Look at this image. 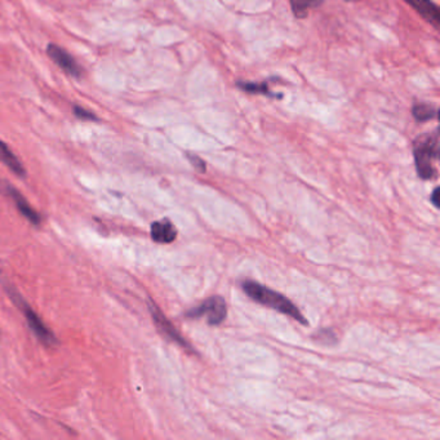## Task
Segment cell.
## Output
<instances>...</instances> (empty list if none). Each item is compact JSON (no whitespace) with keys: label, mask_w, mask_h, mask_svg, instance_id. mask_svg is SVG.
Listing matches in <instances>:
<instances>
[{"label":"cell","mask_w":440,"mask_h":440,"mask_svg":"<svg viewBox=\"0 0 440 440\" xmlns=\"http://www.w3.org/2000/svg\"><path fill=\"white\" fill-rule=\"evenodd\" d=\"M412 114L417 122L425 123V122H429V120L438 117V109L434 108L430 103L421 102V103H416L413 109H412Z\"/></svg>","instance_id":"cell-11"},{"label":"cell","mask_w":440,"mask_h":440,"mask_svg":"<svg viewBox=\"0 0 440 440\" xmlns=\"http://www.w3.org/2000/svg\"><path fill=\"white\" fill-rule=\"evenodd\" d=\"M432 202L435 207H439V189L437 187L432 195Z\"/></svg>","instance_id":"cell-16"},{"label":"cell","mask_w":440,"mask_h":440,"mask_svg":"<svg viewBox=\"0 0 440 440\" xmlns=\"http://www.w3.org/2000/svg\"><path fill=\"white\" fill-rule=\"evenodd\" d=\"M189 159L191 161V164L194 166L195 170H198V172H200V173H204V172H205V163H204L199 156L189 154Z\"/></svg>","instance_id":"cell-15"},{"label":"cell","mask_w":440,"mask_h":440,"mask_svg":"<svg viewBox=\"0 0 440 440\" xmlns=\"http://www.w3.org/2000/svg\"><path fill=\"white\" fill-rule=\"evenodd\" d=\"M149 310H150V314H152V316H153L155 325L158 327V330H161L164 336H167L168 339H172L173 342H176V344L181 345V346L190 349V345L187 344L185 339L179 335V332L175 328V325L166 318V315L161 313V309L155 305L153 301H149Z\"/></svg>","instance_id":"cell-7"},{"label":"cell","mask_w":440,"mask_h":440,"mask_svg":"<svg viewBox=\"0 0 440 440\" xmlns=\"http://www.w3.org/2000/svg\"><path fill=\"white\" fill-rule=\"evenodd\" d=\"M237 88L242 91H246L248 94H258L269 96V97H277V94H272L269 89L267 83H249V82H237Z\"/></svg>","instance_id":"cell-13"},{"label":"cell","mask_w":440,"mask_h":440,"mask_svg":"<svg viewBox=\"0 0 440 440\" xmlns=\"http://www.w3.org/2000/svg\"><path fill=\"white\" fill-rule=\"evenodd\" d=\"M242 286H243V291L246 292L248 297H251L256 302L269 306L279 313L287 314L291 318L296 319L297 322L307 325V321L304 318V315L301 314V311L297 309V306L291 300H288L287 297L280 295L270 288L261 286L260 283L254 281V280H246V281H243Z\"/></svg>","instance_id":"cell-1"},{"label":"cell","mask_w":440,"mask_h":440,"mask_svg":"<svg viewBox=\"0 0 440 440\" xmlns=\"http://www.w3.org/2000/svg\"><path fill=\"white\" fill-rule=\"evenodd\" d=\"M406 1L435 29H439L440 10L435 3H432V0H406Z\"/></svg>","instance_id":"cell-9"},{"label":"cell","mask_w":440,"mask_h":440,"mask_svg":"<svg viewBox=\"0 0 440 440\" xmlns=\"http://www.w3.org/2000/svg\"><path fill=\"white\" fill-rule=\"evenodd\" d=\"M0 161L17 177H26V170L24 164L20 161L16 154L9 149L8 145L1 140H0Z\"/></svg>","instance_id":"cell-10"},{"label":"cell","mask_w":440,"mask_h":440,"mask_svg":"<svg viewBox=\"0 0 440 440\" xmlns=\"http://www.w3.org/2000/svg\"><path fill=\"white\" fill-rule=\"evenodd\" d=\"M226 314H228V307H226L225 300L220 296H212L208 300H205L203 304L189 310L186 316L191 319H199L205 316L210 325H219L225 321Z\"/></svg>","instance_id":"cell-4"},{"label":"cell","mask_w":440,"mask_h":440,"mask_svg":"<svg viewBox=\"0 0 440 440\" xmlns=\"http://www.w3.org/2000/svg\"><path fill=\"white\" fill-rule=\"evenodd\" d=\"M74 112V117L79 119V120H83V122H97L98 118L96 117V114L91 112V111L85 110V108L82 106H74L73 109Z\"/></svg>","instance_id":"cell-14"},{"label":"cell","mask_w":440,"mask_h":440,"mask_svg":"<svg viewBox=\"0 0 440 440\" xmlns=\"http://www.w3.org/2000/svg\"><path fill=\"white\" fill-rule=\"evenodd\" d=\"M4 288L8 293L9 298L13 301V304L17 306L18 310L21 313L24 314L26 323H27L29 328L34 333L35 337L45 346H54L57 344V339H56L54 333L47 327L45 323L43 322L41 316L36 314L34 309L26 302L25 298L20 295L17 289H15V287L9 283H4Z\"/></svg>","instance_id":"cell-3"},{"label":"cell","mask_w":440,"mask_h":440,"mask_svg":"<svg viewBox=\"0 0 440 440\" xmlns=\"http://www.w3.org/2000/svg\"><path fill=\"white\" fill-rule=\"evenodd\" d=\"M416 168L423 179H432L437 176L434 163L439 159V135L438 132L418 135L413 144Z\"/></svg>","instance_id":"cell-2"},{"label":"cell","mask_w":440,"mask_h":440,"mask_svg":"<svg viewBox=\"0 0 440 440\" xmlns=\"http://www.w3.org/2000/svg\"><path fill=\"white\" fill-rule=\"evenodd\" d=\"M324 0H289L293 15L297 18H305L310 9L316 8Z\"/></svg>","instance_id":"cell-12"},{"label":"cell","mask_w":440,"mask_h":440,"mask_svg":"<svg viewBox=\"0 0 440 440\" xmlns=\"http://www.w3.org/2000/svg\"><path fill=\"white\" fill-rule=\"evenodd\" d=\"M0 191L13 200L21 216H24L31 225L39 226L42 223V216L35 211L34 208L29 204L25 196L21 194L16 187L10 185L8 181H0Z\"/></svg>","instance_id":"cell-5"},{"label":"cell","mask_w":440,"mask_h":440,"mask_svg":"<svg viewBox=\"0 0 440 440\" xmlns=\"http://www.w3.org/2000/svg\"><path fill=\"white\" fill-rule=\"evenodd\" d=\"M150 235L155 243L170 244L177 237V229L168 219L155 221L150 229Z\"/></svg>","instance_id":"cell-8"},{"label":"cell","mask_w":440,"mask_h":440,"mask_svg":"<svg viewBox=\"0 0 440 440\" xmlns=\"http://www.w3.org/2000/svg\"><path fill=\"white\" fill-rule=\"evenodd\" d=\"M47 54L64 73H66L70 77L79 79L83 75V68L79 66L77 59L57 44H53V43L48 44Z\"/></svg>","instance_id":"cell-6"}]
</instances>
